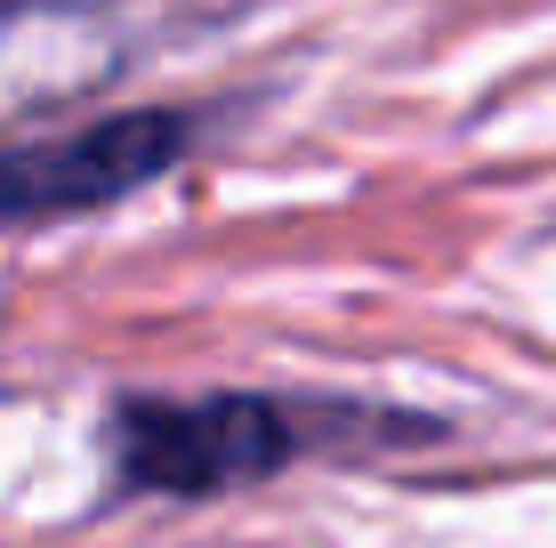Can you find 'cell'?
Masks as SVG:
<instances>
[{
	"mask_svg": "<svg viewBox=\"0 0 556 548\" xmlns=\"http://www.w3.org/2000/svg\"><path fill=\"white\" fill-rule=\"evenodd\" d=\"M306 444V420L266 395H202V404H138L113 411V468L146 493H235L275 468H291Z\"/></svg>",
	"mask_w": 556,
	"mask_h": 548,
	"instance_id": "6da1fadb",
	"label": "cell"
},
{
	"mask_svg": "<svg viewBox=\"0 0 556 548\" xmlns=\"http://www.w3.org/2000/svg\"><path fill=\"white\" fill-rule=\"evenodd\" d=\"M194 122L186 113H113L89 122L73 138H25L0 145V218H73V211H105V202L153 186L169 162H186Z\"/></svg>",
	"mask_w": 556,
	"mask_h": 548,
	"instance_id": "7a4b0ae2",
	"label": "cell"
}]
</instances>
